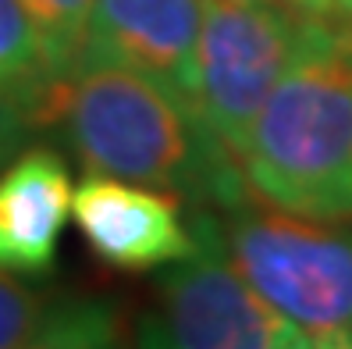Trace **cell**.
<instances>
[{
	"label": "cell",
	"instance_id": "1",
	"mask_svg": "<svg viewBox=\"0 0 352 349\" xmlns=\"http://www.w3.org/2000/svg\"><path fill=\"white\" fill-rule=\"evenodd\" d=\"M43 121L65 125L68 147L86 171L221 211L250 203L235 154L199 125L182 96L139 72L78 61L47 93Z\"/></svg>",
	"mask_w": 352,
	"mask_h": 349
},
{
	"label": "cell",
	"instance_id": "2",
	"mask_svg": "<svg viewBox=\"0 0 352 349\" xmlns=\"http://www.w3.org/2000/svg\"><path fill=\"white\" fill-rule=\"evenodd\" d=\"M235 160L245 189L271 207L352 221V14L302 18L299 50Z\"/></svg>",
	"mask_w": 352,
	"mask_h": 349
},
{
	"label": "cell",
	"instance_id": "3",
	"mask_svg": "<svg viewBox=\"0 0 352 349\" xmlns=\"http://www.w3.org/2000/svg\"><path fill=\"white\" fill-rule=\"evenodd\" d=\"M228 260L253 293L309 342L352 349V232L278 207H239L217 218Z\"/></svg>",
	"mask_w": 352,
	"mask_h": 349
},
{
	"label": "cell",
	"instance_id": "4",
	"mask_svg": "<svg viewBox=\"0 0 352 349\" xmlns=\"http://www.w3.org/2000/svg\"><path fill=\"white\" fill-rule=\"evenodd\" d=\"M299 39L302 18L274 0H203L189 107L224 150L239 154Z\"/></svg>",
	"mask_w": 352,
	"mask_h": 349
},
{
	"label": "cell",
	"instance_id": "5",
	"mask_svg": "<svg viewBox=\"0 0 352 349\" xmlns=\"http://www.w3.org/2000/svg\"><path fill=\"white\" fill-rule=\"evenodd\" d=\"M196 250L157 285L139 317V349H285L299 332L263 303L217 232V214L192 211Z\"/></svg>",
	"mask_w": 352,
	"mask_h": 349
},
{
	"label": "cell",
	"instance_id": "6",
	"mask_svg": "<svg viewBox=\"0 0 352 349\" xmlns=\"http://www.w3.org/2000/svg\"><path fill=\"white\" fill-rule=\"evenodd\" d=\"M72 214L93 257L118 271L168 268L196 250V232L175 196L114 175L82 178L72 189Z\"/></svg>",
	"mask_w": 352,
	"mask_h": 349
},
{
	"label": "cell",
	"instance_id": "7",
	"mask_svg": "<svg viewBox=\"0 0 352 349\" xmlns=\"http://www.w3.org/2000/svg\"><path fill=\"white\" fill-rule=\"evenodd\" d=\"M199 25L203 0H93L78 61L139 72L189 104Z\"/></svg>",
	"mask_w": 352,
	"mask_h": 349
},
{
	"label": "cell",
	"instance_id": "8",
	"mask_svg": "<svg viewBox=\"0 0 352 349\" xmlns=\"http://www.w3.org/2000/svg\"><path fill=\"white\" fill-rule=\"evenodd\" d=\"M72 214V171L50 147H32L0 168V271L43 275Z\"/></svg>",
	"mask_w": 352,
	"mask_h": 349
},
{
	"label": "cell",
	"instance_id": "9",
	"mask_svg": "<svg viewBox=\"0 0 352 349\" xmlns=\"http://www.w3.org/2000/svg\"><path fill=\"white\" fill-rule=\"evenodd\" d=\"M54 82L43 72L39 39L22 0H0V93L22 104L29 125H36L39 104Z\"/></svg>",
	"mask_w": 352,
	"mask_h": 349
},
{
	"label": "cell",
	"instance_id": "10",
	"mask_svg": "<svg viewBox=\"0 0 352 349\" xmlns=\"http://www.w3.org/2000/svg\"><path fill=\"white\" fill-rule=\"evenodd\" d=\"M22 349H125L121 314L107 299H65L39 317Z\"/></svg>",
	"mask_w": 352,
	"mask_h": 349
},
{
	"label": "cell",
	"instance_id": "11",
	"mask_svg": "<svg viewBox=\"0 0 352 349\" xmlns=\"http://www.w3.org/2000/svg\"><path fill=\"white\" fill-rule=\"evenodd\" d=\"M39 39V57L50 82H60L82 54L93 0H22Z\"/></svg>",
	"mask_w": 352,
	"mask_h": 349
},
{
	"label": "cell",
	"instance_id": "12",
	"mask_svg": "<svg viewBox=\"0 0 352 349\" xmlns=\"http://www.w3.org/2000/svg\"><path fill=\"white\" fill-rule=\"evenodd\" d=\"M43 293L0 271V349H22L43 317Z\"/></svg>",
	"mask_w": 352,
	"mask_h": 349
},
{
	"label": "cell",
	"instance_id": "13",
	"mask_svg": "<svg viewBox=\"0 0 352 349\" xmlns=\"http://www.w3.org/2000/svg\"><path fill=\"white\" fill-rule=\"evenodd\" d=\"M25 129H29V118H25L22 104H18L14 96L0 93V168H4V160L18 150Z\"/></svg>",
	"mask_w": 352,
	"mask_h": 349
},
{
	"label": "cell",
	"instance_id": "14",
	"mask_svg": "<svg viewBox=\"0 0 352 349\" xmlns=\"http://www.w3.org/2000/svg\"><path fill=\"white\" fill-rule=\"evenodd\" d=\"M278 4L299 18H338L342 14V0H278Z\"/></svg>",
	"mask_w": 352,
	"mask_h": 349
},
{
	"label": "cell",
	"instance_id": "15",
	"mask_svg": "<svg viewBox=\"0 0 352 349\" xmlns=\"http://www.w3.org/2000/svg\"><path fill=\"white\" fill-rule=\"evenodd\" d=\"M285 349H309V342H306V339H302V335H299V339H296V342H288V346H285Z\"/></svg>",
	"mask_w": 352,
	"mask_h": 349
},
{
	"label": "cell",
	"instance_id": "16",
	"mask_svg": "<svg viewBox=\"0 0 352 349\" xmlns=\"http://www.w3.org/2000/svg\"><path fill=\"white\" fill-rule=\"evenodd\" d=\"M342 14H352V0H342Z\"/></svg>",
	"mask_w": 352,
	"mask_h": 349
}]
</instances>
